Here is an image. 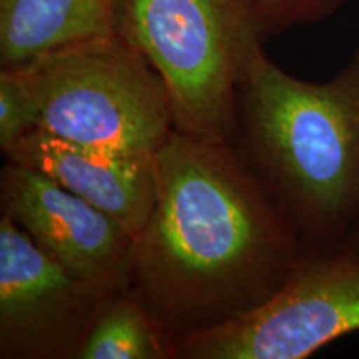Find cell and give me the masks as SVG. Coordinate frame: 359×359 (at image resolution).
<instances>
[{
	"instance_id": "obj_1",
	"label": "cell",
	"mask_w": 359,
	"mask_h": 359,
	"mask_svg": "<svg viewBox=\"0 0 359 359\" xmlns=\"http://www.w3.org/2000/svg\"><path fill=\"white\" fill-rule=\"evenodd\" d=\"M154 163L156 201L130 290L175 353L263 306L314 250L231 143L173 128Z\"/></svg>"
},
{
	"instance_id": "obj_2",
	"label": "cell",
	"mask_w": 359,
	"mask_h": 359,
	"mask_svg": "<svg viewBox=\"0 0 359 359\" xmlns=\"http://www.w3.org/2000/svg\"><path fill=\"white\" fill-rule=\"evenodd\" d=\"M233 147L314 251L359 233V45L326 82L296 79L259 47L238 92Z\"/></svg>"
},
{
	"instance_id": "obj_3",
	"label": "cell",
	"mask_w": 359,
	"mask_h": 359,
	"mask_svg": "<svg viewBox=\"0 0 359 359\" xmlns=\"http://www.w3.org/2000/svg\"><path fill=\"white\" fill-rule=\"evenodd\" d=\"M115 34L161 79L175 130L233 145L241 80L264 39L255 0H115Z\"/></svg>"
},
{
	"instance_id": "obj_4",
	"label": "cell",
	"mask_w": 359,
	"mask_h": 359,
	"mask_svg": "<svg viewBox=\"0 0 359 359\" xmlns=\"http://www.w3.org/2000/svg\"><path fill=\"white\" fill-rule=\"evenodd\" d=\"M15 69L34 98L39 130L64 140L155 156L175 128L163 82L118 34L58 48Z\"/></svg>"
},
{
	"instance_id": "obj_5",
	"label": "cell",
	"mask_w": 359,
	"mask_h": 359,
	"mask_svg": "<svg viewBox=\"0 0 359 359\" xmlns=\"http://www.w3.org/2000/svg\"><path fill=\"white\" fill-rule=\"evenodd\" d=\"M359 331V246L314 251L263 306L175 348L173 359H304Z\"/></svg>"
},
{
	"instance_id": "obj_6",
	"label": "cell",
	"mask_w": 359,
	"mask_h": 359,
	"mask_svg": "<svg viewBox=\"0 0 359 359\" xmlns=\"http://www.w3.org/2000/svg\"><path fill=\"white\" fill-rule=\"evenodd\" d=\"M123 291L74 275L2 213V359H77L98 314Z\"/></svg>"
},
{
	"instance_id": "obj_7",
	"label": "cell",
	"mask_w": 359,
	"mask_h": 359,
	"mask_svg": "<svg viewBox=\"0 0 359 359\" xmlns=\"http://www.w3.org/2000/svg\"><path fill=\"white\" fill-rule=\"evenodd\" d=\"M0 206L74 275L130 290L135 238L109 213L47 175L8 160L0 173Z\"/></svg>"
},
{
	"instance_id": "obj_8",
	"label": "cell",
	"mask_w": 359,
	"mask_h": 359,
	"mask_svg": "<svg viewBox=\"0 0 359 359\" xmlns=\"http://www.w3.org/2000/svg\"><path fill=\"white\" fill-rule=\"evenodd\" d=\"M6 160L47 175L58 185L109 213L135 240L156 201L155 156L118 154L34 130L6 151Z\"/></svg>"
},
{
	"instance_id": "obj_9",
	"label": "cell",
	"mask_w": 359,
	"mask_h": 359,
	"mask_svg": "<svg viewBox=\"0 0 359 359\" xmlns=\"http://www.w3.org/2000/svg\"><path fill=\"white\" fill-rule=\"evenodd\" d=\"M115 34V0H0V69Z\"/></svg>"
},
{
	"instance_id": "obj_10",
	"label": "cell",
	"mask_w": 359,
	"mask_h": 359,
	"mask_svg": "<svg viewBox=\"0 0 359 359\" xmlns=\"http://www.w3.org/2000/svg\"><path fill=\"white\" fill-rule=\"evenodd\" d=\"M77 359H173V349L137 294L127 290L102 309Z\"/></svg>"
},
{
	"instance_id": "obj_11",
	"label": "cell",
	"mask_w": 359,
	"mask_h": 359,
	"mask_svg": "<svg viewBox=\"0 0 359 359\" xmlns=\"http://www.w3.org/2000/svg\"><path fill=\"white\" fill-rule=\"evenodd\" d=\"M39 130L34 98L19 69H0V150Z\"/></svg>"
},
{
	"instance_id": "obj_12",
	"label": "cell",
	"mask_w": 359,
	"mask_h": 359,
	"mask_svg": "<svg viewBox=\"0 0 359 359\" xmlns=\"http://www.w3.org/2000/svg\"><path fill=\"white\" fill-rule=\"evenodd\" d=\"M348 0H255L263 37L311 25L338 12Z\"/></svg>"
},
{
	"instance_id": "obj_13",
	"label": "cell",
	"mask_w": 359,
	"mask_h": 359,
	"mask_svg": "<svg viewBox=\"0 0 359 359\" xmlns=\"http://www.w3.org/2000/svg\"><path fill=\"white\" fill-rule=\"evenodd\" d=\"M351 243H353V245H358V246H359V233H358L356 236H354V240L351 241Z\"/></svg>"
}]
</instances>
